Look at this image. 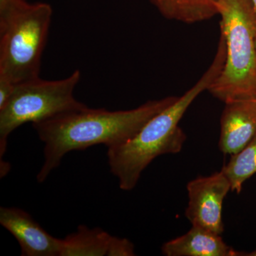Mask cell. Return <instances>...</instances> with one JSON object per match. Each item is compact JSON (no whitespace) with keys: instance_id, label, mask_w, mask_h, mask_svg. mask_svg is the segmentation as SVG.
Instances as JSON below:
<instances>
[{"instance_id":"4fadbf2b","label":"cell","mask_w":256,"mask_h":256,"mask_svg":"<svg viewBox=\"0 0 256 256\" xmlns=\"http://www.w3.org/2000/svg\"><path fill=\"white\" fill-rule=\"evenodd\" d=\"M108 256H136L134 245L127 238H121L112 236L110 246H109Z\"/></svg>"},{"instance_id":"9a60e30c","label":"cell","mask_w":256,"mask_h":256,"mask_svg":"<svg viewBox=\"0 0 256 256\" xmlns=\"http://www.w3.org/2000/svg\"><path fill=\"white\" fill-rule=\"evenodd\" d=\"M14 85L8 79L0 77V109L4 108L10 100L14 92Z\"/></svg>"},{"instance_id":"52a82bcc","label":"cell","mask_w":256,"mask_h":256,"mask_svg":"<svg viewBox=\"0 0 256 256\" xmlns=\"http://www.w3.org/2000/svg\"><path fill=\"white\" fill-rule=\"evenodd\" d=\"M0 224L18 240L23 256H60V239L47 233L28 212L0 208Z\"/></svg>"},{"instance_id":"8fae6325","label":"cell","mask_w":256,"mask_h":256,"mask_svg":"<svg viewBox=\"0 0 256 256\" xmlns=\"http://www.w3.org/2000/svg\"><path fill=\"white\" fill-rule=\"evenodd\" d=\"M112 236L100 228L80 225L75 233L60 239V256H108Z\"/></svg>"},{"instance_id":"ac0fdd59","label":"cell","mask_w":256,"mask_h":256,"mask_svg":"<svg viewBox=\"0 0 256 256\" xmlns=\"http://www.w3.org/2000/svg\"><path fill=\"white\" fill-rule=\"evenodd\" d=\"M255 44H256V38Z\"/></svg>"},{"instance_id":"8992f818","label":"cell","mask_w":256,"mask_h":256,"mask_svg":"<svg viewBox=\"0 0 256 256\" xmlns=\"http://www.w3.org/2000/svg\"><path fill=\"white\" fill-rule=\"evenodd\" d=\"M188 196L185 216L192 226L222 235L224 230L222 206L230 184L220 170L208 176H198L186 185Z\"/></svg>"},{"instance_id":"e0dca14e","label":"cell","mask_w":256,"mask_h":256,"mask_svg":"<svg viewBox=\"0 0 256 256\" xmlns=\"http://www.w3.org/2000/svg\"><path fill=\"white\" fill-rule=\"evenodd\" d=\"M252 4H254V9L256 10V0H252Z\"/></svg>"},{"instance_id":"5bb4252c","label":"cell","mask_w":256,"mask_h":256,"mask_svg":"<svg viewBox=\"0 0 256 256\" xmlns=\"http://www.w3.org/2000/svg\"><path fill=\"white\" fill-rule=\"evenodd\" d=\"M26 3V0H0V26Z\"/></svg>"},{"instance_id":"6da1fadb","label":"cell","mask_w":256,"mask_h":256,"mask_svg":"<svg viewBox=\"0 0 256 256\" xmlns=\"http://www.w3.org/2000/svg\"><path fill=\"white\" fill-rule=\"evenodd\" d=\"M178 98L169 96L149 100L128 110L110 111L85 106L32 124L44 144V162L37 174V181L44 182L69 152L84 150L100 144L114 148L128 142Z\"/></svg>"},{"instance_id":"ba28073f","label":"cell","mask_w":256,"mask_h":256,"mask_svg":"<svg viewBox=\"0 0 256 256\" xmlns=\"http://www.w3.org/2000/svg\"><path fill=\"white\" fill-rule=\"evenodd\" d=\"M220 117L218 146L225 154L242 150L256 134V99L226 102Z\"/></svg>"},{"instance_id":"7a4b0ae2","label":"cell","mask_w":256,"mask_h":256,"mask_svg":"<svg viewBox=\"0 0 256 256\" xmlns=\"http://www.w3.org/2000/svg\"><path fill=\"white\" fill-rule=\"evenodd\" d=\"M226 47L218 42L213 62L193 87L164 110L150 120L128 142L108 148L110 172L124 191L136 188L142 172L156 158L163 154H176L182 150L186 136L178 122L192 102L222 73L225 65Z\"/></svg>"},{"instance_id":"9c48e42d","label":"cell","mask_w":256,"mask_h":256,"mask_svg":"<svg viewBox=\"0 0 256 256\" xmlns=\"http://www.w3.org/2000/svg\"><path fill=\"white\" fill-rule=\"evenodd\" d=\"M161 249L166 256H240V252L227 245L220 235L196 226L165 242Z\"/></svg>"},{"instance_id":"2e32d148","label":"cell","mask_w":256,"mask_h":256,"mask_svg":"<svg viewBox=\"0 0 256 256\" xmlns=\"http://www.w3.org/2000/svg\"><path fill=\"white\" fill-rule=\"evenodd\" d=\"M240 256H256V250H254V252H240Z\"/></svg>"},{"instance_id":"277c9868","label":"cell","mask_w":256,"mask_h":256,"mask_svg":"<svg viewBox=\"0 0 256 256\" xmlns=\"http://www.w3.org/2000/svg\"><path fill=\"white\" fill-rule=\"evenodd\" d=\"M52 9L46 3H26L0 26V77L13 84L40 76Z\"/></svg>"},{"instance_id":"3957f363","label":"cell","mask_w":256,"mask_h":256,"mask_svg":"<svg viewBox=\"0 0 256 256\" xmlns=\"http://www.w3.org/2000/svg\"><path fill=\"white\" fill-rule=\"evenodd\" d=\"M226 57L208 92L224 102L256 99V12L252 0H218Z\"/></svg>"},{"instance_id":"30bf717a","label":"cell","mask_w":256,"mask_h":256,"mask_svg":"<svg viewBox=\"0 0 256 256\" xmlns=\"http://www.w3.org/2000/svg\"><path fill=\"white\" fill-rule=\"evenodd\" d=\"M166 20L186 24L207 21L218 14V0H149Z\"/></svg>"},{"instance_id":"7c38bea8","label":"cell","mask_w":256,"mask_h":256,"mask_svg":"<svg viewBox=\"0 0 256 256\" xmlns=\"http://www.w3.org/2000/svg\"><path fill=\"white\" fill-rule=\"evenodd\" d=\"M222 171L228 178L232 191L240 194L244 182L256 174V134L242 150L232 154Z\"/></svg>"},{"instance_id":"5b68a950","label":"cell","mask_w":256,"mask_h":256,"mask_svg":"<svg viewBox=\"0 0 256 256\" xmlns=\"http://www.w3.org/2000/svg\"><path fill=\"white\" fill-rule=\"evenodd\" d=\"M80 79V70H76L60 80H46L38 76L15 84L10 100L0 109V162L6 152L8 138L20 126L46 120L86 106L74 96Z\"/></svg>"}]
</instances>
